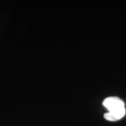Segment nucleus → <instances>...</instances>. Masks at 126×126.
Listing matches in <instances>:
<instances>
[{"label":"nucleus","instance_id":"f257e3e1","mask_svg":"<svg viewBox=\"0 0 126 126\" xmlns=\"http://www.w3.org/2000/svg\"><path fill=\"white\" fill-rule=\"evenodd\" d=\"M104 107L108 109L109 111H113L125 108L124 102L118 97H109L103 101Z\"/></svg>","mask_w":126,"mask_h":126},{"label":"nucleus","instance_id":"f03ea898","mask_svg":"<svg viewBox=\"0 0 126 126\" xmlns=\"http://www.w3.org/2000/svg\"><path fill=\"white\" fill-rule=\"evenodd\" d=\"M126 112V108H123L113 111H108L104 114V117L108 121H117L124 117Z\"/></svg>","mask_w":126,"mask_h":126}]
</instances>
